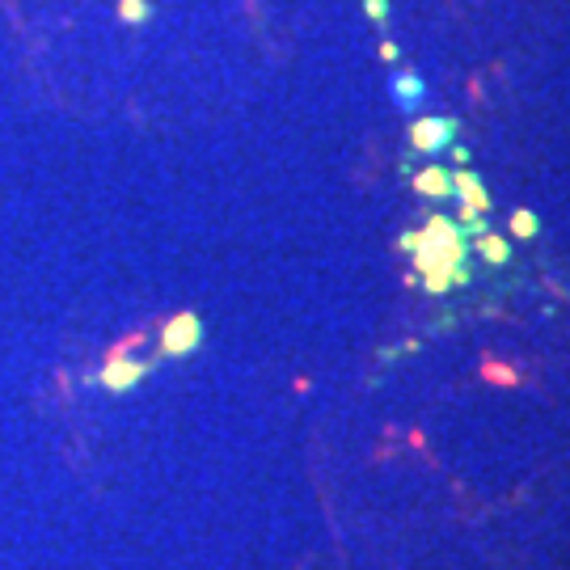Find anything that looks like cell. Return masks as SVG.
I'll return each instance as SVG.
<instances>
[{"mask_svg":"<svg viewBox=\"0 0 570 570\" xmlns=\"http://www.w3.org/2000/svg\"><path fill=\"white\" fill-rule=\"evenodd\" d=\"M452 157H456V165H469V157H473V153H469L465 144H452Z\"/></svg>","mask_w":570,"mask_h":570,"instance_id":"13","label":"cell"},{"mask_svg":"<svg viewBox=\"0 0 570 570\" xmlns=\"http://www.w3.org/2000/svg\"><path fill=\"white\" fill-rule=\"evenodd\" d=\"M482 216H487V212H478V207H461V233H473V237H482V233H487V220H482Z\"/></svg>","mask_w":570,"mask_h":570,"instance_id":"11","label":"cell"},{"mask_svg":"<svg viewBox=\"0 0 570 570\" xmlns=\"http://www.w3.org/2000/svg\"><path fill=\"white\" fill-rule=\"evenodd\" d=\"M148 376V364H136V360H110L102 372V385L110 393H127V389H136Z\"/></svg>","mask_w":570,"mask_h":570,"instance_id":"3","label":"cell"},{"mask_svg":"<svg viewBox=\"0 0 570 570\" xmlns=\"http://www.w3.org/2000/svg\"><path fill=\"white\" fill-rule=\"evenodd\" d=\"M364 13L376 21V26H385V21H389V0H364Z\"/></svg>","mask_w":570,"mask_h":570,"instance_id":"12","label":"cell"},{"mask_svg":"<svg viewBox=\"0 0 570 570\" xmlns=\"http://www.w3.org/2000/svg\"><path fill=\"white\" fill-rule=\"evenodd\" d=\"M381 60H389V63H393V60H397V47H393V42H381Z\"/></svg>","mask_w":570,"mask_h":570,"instance_id":"14","label":"cell"},{"mask_svg":"<svg viewBox=\"0 0 570 570\" xmlns=\"http://www.w3.org/2000/svg\"><path fill=\"white\" fill-rule=\"evenodd\" d=\"M473 245H478V254L487 258L490 266H503L511 258V249L503 237H490V233H482V237H473Z\"/></svg>","mask_w":570,"mask_h":570,"instance_id":"7","label":"cell"},{"mask_svg":"<svg viewBox=\"0 0 570 570\" xmlns=\"http://www.w3.org/2000/svg\"><path fill=\"white\" fill-rule=\"evenodd\" d=\"M393 98H397L402 110H414V106L428 98V85H423L419 72H397V77H393Z\"/></svg>","mask_w":570,"mask_h":570,"instance_id":"5","label":"cell"},{"mask_svg":"<svg viewBox=\"0 0 570 570\" xmlns=\"http://www.w3.org/2000/svg\"><path fill=\"white\" fill-rule=\"evenodd\" d=\"M199 343H204V322H199L195 313H178V317H174V322L165 326V334H161L165 355H174V360L190 355Z\"/></svg>","mask_w":570,"mask_h":570,"instance_id":"1","label":"cell"},{"mask_svg":"<svg viewBox=\"0 0 570 570\" xmlns=\"http://www.w3.org/2000/svg\"><path fill=\"white\" fill-rule=\"evenodd\" d=\"M508 225H511V233H515V237H524V242H529V237H537V228H541V225H537V216H532L529 207H515V212H511Z\"/></svg>","mask_w":570,"mask_h":570,"instance_id":"10","label":"cell"},{"mask_svg":"<svg viewBox=\"0 0 570 570\" xmlns=\"http://www.w3.org/2000/svg\"><path fill=\"white\" fill-rule=\"evenodd\" d=\"M456 140V122L452 119H414L410 122V144H414V153H444L449 144Z\"/></svg>","mask_w":570,"mask_h":570,"instance_id":"2","label":"cell"},{"mask_svg":"<svg viewBox=\"0 0 570 570\" xmlns=\"http://www.w3.org/2000/svg\"><path fill=\"white\" fill-rule=\"evenodd\" d=\"M414 186H419V195H428V199H449L452 174L449 169H440V165H431V169H423V174H414Z\"/></svg>","mask_w":570,"mask_h":570,"instance_id":"6","label":"cell"},{"mask_svg":"<svg viewBox=\"0 0 570 570\" xmlns=\"http://www.w3.org/2000/svg\"><path fill=\"white\" fill-rule=\"evenodd\" d=\"M119 21H127V26H148L153 21V4L148 0H119Z\"/></svg>","mask_w":570,"mask_h":570,"instance_id":"8","label":"cell"},{"mask_svg":"<svg viewBox=\"0 0 570 570\" xmlns=\"http://www.w3.org/2000/svg\"><path fill=\"white\" fill-rule=\"evenodd\" d=\"M482 376H487L490 385H503V389L520 385V372H515V367H508V364H494V360H487V364H482Z\"/></svg>","mask_w":570,"mask_h":570,"instance_id":"9","label":"cell"},{"mask_svg":"<svg viewBox=\"0 0 570 570\" xmlns=\"http://www.w3.org/2000/svg\"><path fill=\"white\" fill-rule=\"evenodd\" d=\"M452 195H461V204L478 207V212H490L487 186H482V178H478V174H469V169L452 174Z\"/></svg>","mask_w":570,"mask_h":570,"instance_id":"4","label":"cell"}]
</instances>
